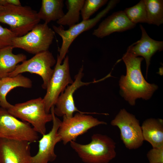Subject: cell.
Segmentation results:
<instances>
[{
    "label": "cell",
    "instance_id": "cell-22",
    "mask_svg": "<svg viewBox=\"0 0 163 163\" xmlns=\"http://www.w3.org/2000/svg\"><path fill=\"white\" fill-rule=\"evenodd\" d=\"M148 24L159 26L163 23V0H144Z\"/></svg>",
    "mask_w": 163,
    "mask_h": 163
},
{
    "label": "cell",
    "instance_id": "cell-25",
    "mask_svg": "<svg viewBox=\"0 0 163 163\" xmlns=\"http://www.w3.org/2000/svg\"><path fill=\"white\" fill-rule=\"evenodd\" d=\"M15 37L10 29L3 27L0 24V49L12 46V40Z\"/></svg>",
    "mask_w": 163,
    "mask_h": 163
},
{
    "label": "cell",
    "instance_id": "cell-10",
    "mask_svg": "<svg viewBox=\"0 0 163 163\" xmlns=\"http://www.w3.org/2000/svg\"><path fill=\"white\" fill-rule=\"evenodd\" d=\"M56 63V60L51 52L48 50L43 51L18 64L8 76L13 77L25 72L38 75L43 80L42 88L46 89L54 72V69L52 68Z\"/></svg>",
    "mask_w": 163,
    "mask_h": 163
},
{
    "label": "cell",
    "instance_id": "cell-1",
    "mask_svg": "<svg viewBox=\"0 0 163 163\" xmlns=\"http://www.w3.org/2000/svg\"><path fill=\"white\" fill-rule=\"evenodd\" d=\"M122 59L126 66V74L121 76L119 81L122 96L132 106L135 105L138 98L146 100L150 99L158 86L149 83L144 78L141 68L144 58L126 52Z\"/></svg>",
    "mask_w": 163,
    "mask_h": 163
},
{
    "label": "cell",
    "instance_id": "cell-30",
    "mask_svg": "<svg viewBox=\"0 0 163 163\" xmlns=\"http://www.w3.org/2000/svg\"></svg>",
    "mask_w": 163,
    "mask_h": 163
},
{
    "label": "cell",
    "instance_id": "cell-20",
    "mask_svg": "<svg viewBox=\"0 0 163 163\" xmlns=\"http://www.w3.org/2000/svg\"><path fill=\"white\" fill-rule=\"evenodd\" d=\"M64 6L63 0H42L38 16L47 24L52 21H57L65 14Z\"/></svg>",
    "mask_w": 163,
    "mask_h": 163
},
{
    "label": "cell",
    "instance_id": "cell-16",
    "mask_svg": "<svg viewBox=\"0 0 163 163\" xmlns=\"http://www.w3.org/2000/svg\"><path fill=\"white\" fill-rule=\"evenodd\" d=\"M142 31L141 39L128 47V52L136 57L140 56L144 58L146 66V77L151 58L157 51L163 49V42L155 40L150 37L142 24H140Z\"/></svg>",
    "mask_w": 163,
    "mask_h": 163
},
{
    "label": "cell",
    "instance_id": "cell-4",
    "mask_svg": "<svg viewBox=\"0 0 163 163\" xmlns=\"http://www.w3.org/2000/svg\"><path fill=\"white\" fill-rule=\"evenodd\" d=\"M0 12V22L8 25L16 37L31 30L41 21L37 12L27 6L8 5Z\"/></svg>",
    "mask_w": 163,
    "mask_h": 163
},
{
    "label": "cell",
    "instance_id": "cell-6",
    "mask_svg": "<svg viewBox=\"0 0 163 163\" xmlns=\"http://www.w3.org/2000/svg\"><path fill=\"white\" fill-rule=\"evenodd\" d=\"M119 1L117 0L110 1L106 8L94 17L87 20H82L81 22L69 27L67 30H65L63 26L62 25L57 26L53 25L52 26L55 33L58 34L62 40L61 46L59 49V54L57 56V59L61 63L66 57L70 45L75 38L83 32L89 30L94 27Z\"/></svg>",
    "mask_w": 163,
    "mask_h": 163
},
{
    "label": "cell",
    "instance_id": "cell-23",
    "mask_svg": "<svg viewBox=\"0 0 163 163\" xmlns=\"http://www.w3.org/2000/svg\"><path fill=\"white\" fill-rule=\"evenodd\" d=\"M128 18L133 23H148L147 12L144 0H140L133 7L126 8L123 11Z\"/></svg>",
    "mask_w": 163,
    "mask_h": 163
},
{
    "label": "cell",
    "instance_id": "cell-5",
    "mask_svg": "<svg viewBox=\"0 0 163 163\" xmlns=\"http://www.w3.org/2000/svg\"><path fill=\"white\" fill-rule=\"evenodd\" d=\"M55 35V32L48 24L39 23L25 35L15 37L12 46L36 54L48 50Z\"/></svg>",
    "mask_w": 163,
    "mask_h": 163
},
{
    "label": "cell",
    "instance_id": "cell-18",
    "mask_svg": "<svg viewBox=\"0 0 163 163\" xmlns=\"http://www.w3.org/2000/svg\"><path fill=\"white\" fill-rule=\"evenodd\" d=\"M31 80L22 75L18 74L13 77H6L1 78L0 82V106L8 110L12 105L8 102L6 99L8 93L12 89L17 87L30 88L32 87Z\"/></svg>",
    "mask_w": 163,
    "mask_h": 163
},
{
    "label": "cell",
    "instance_id": "cell-24",
    "mask_svg": "<svg viewBox=\"0 0 163 163\" xmlns=\"http://www.w3.org/2000/svg\"><path fill=\"white\" fill-rule=\"evenodd\" d=\"M107 0H85L81 11L82 20L89 19L90 17L104 5Z\"/></svg>",
    "mask_w": 163,
    "mask_h": 163
},
{
    "label": "cell",
    "instance_id": "cell-8",
    "mask_svg": "<svg viewBox=\"0 0 163 163\" xmlns=\"http://www.w3.org/2000/svg\"><path fill=\"white\" fill-rule=\"evenodd\" d=\"M110 124L119 128L120 139L127 149H136L142 145L144 140L139 121L125 109L120 110Z\"/></svg>",
    "mask_w": 163,
    "mask_h": 163
},
{
    "label": "cell",
    "instance_id": "cell-2",
    "mask_svg": "<svg viewBox=\"0 0 163 163\" xmlns=\"http://www.w3.org/2000/svg\"><path fill=\"white\" fill-rule=\"evenodd\" d=\"M70 142L71 148L85 163H108L116 155V143L107 135L94 134L87 144Z\"/></svg>",
    "mask_w": 163,
    "mask_h": 163
},
{
    "label": "cell",
    "instance_id": "cell-27",
    "mask_svg": "<svg viewBox=\"0 0 163 163\" xmlns=\"http://www.w3.org/2000/svg\"><path fill=\"white\" fill-rule=\"evenodd\" d=\"M0 5L3 6L8 5L15 6L21 5L19 0H0Z\"/></svg>",
    "mask_w": 163,
    "mask_h": 163
},
{
    "label": "cell",
    "instance_id": "cell-29",
    "mask_svg": "<svg viewBox=\"0 0 163 163\" xmlns=\"http://www.w3.org/2000/svg\"><path fill=\"white\" fill-rule=\"evenodd\" d=\"M1 78H0V81H1Z\"/></svg>",
    "mask_w": 163,
    "mask_h": 163
},
{
    "label": "cell",
    "instance_id": "cell-26",
    "mask_svg": "<svg viewBox=\"0 0 163 163\" xmlns=\"http://www.w3.org/2000/svg\"><path fill=\"white\" fill-rule=\"evenodd\" d=\"M146 155L149 163H163V145L152 148Z\"/></svg>",
    "mask_w": 163,
    "mask_h": 163
},
{
    "label": "cell",
    "instance_id": "cell-12",
    "mask_svg": "<svg viewBox=\"0 0 163 163\" xmlns=\"http://www.w3.org/2000/svg\"><path fill=\"white\" fill-rule=\"evenodd\" d=\"M54 107H52L50 111L53 117L51 129L48 133L42 135L39 140L38 151L36 155L31 157L30 163H48L54 161L56 158L54 149L57 143L61 141L58 133L61 121L55 116Z\"/></svg>",
    "mask_w": 163,
    "mask_h": 163
},
{
    "label": "cell",
    "instance_id": "cell-14",
    "mask_svg": "<svg viewBox=\"0 0 163 163\" xmlns=\"http://www.w3.org/2000/svg\"><path fill=\"white\" fill-rule=\"evenodd\" d=\"M29 142L0 138V163H30Z\"/></svg>",
    "mask_w": 163,
    "mask_h": 163
},
{
    "label": "cell",
    "instance_id": "cell-21",
    "mask_svg": "<svg viewBox=\"0 0 163 163\" xmlns=\"http://www.w3.org/2000/svg\"><path fill=\"white\" fill-rule=\"evenodd\" d=\"M85 0H67L66 2L68 11L56 21L59 25L70 27L79 23L81 11Z\"/></svg>",
    "mask_w": 163,
    "mask_h": 163
},
{
    "label": "cell",
    "instance_id": "cell-9",
    "mask_svg": "<svg viewBox=\"0 0 163 163\" xmlns=\"http://www.w3.org/2000/svg\"><path fill=\"white\" fill-rule=\"evenodd\" d=\"M85 114L78 112L71 117H63L58 133L64 145L75 141L78 136L94 127L107 124L106 122Z\"/></svg>",
    "mask_w": 163,
    "mask_h": 163
},
{
    "label": "cell",
    "instance_id": "cell-19",
    "mask_svg": "<svg viewBox=\"0 0 163 163\" xmlns=\"http://www.w3.org/2000/svg\"><path fill=\"white\" fill-rule=\"evenodd\" d=\"M13 49L12 46H9L0 49V78L8 77L19 63L26 60L27 56L24 54L13 53Z\"/></svg>",
    "mask_w": 163,
    "mask_h": 163
},
{
    "label": "cell",
    "instance_id": "cell-17",
    "mask_svg": "<svg viewBox=\"0 0 163 163\" xmlns=\"http://www.w3.org/2000/svg\"><path fill=\"white\" fill-rule=\"evenodd\" d=\"M144 140L149 142L152 148L163 145V120L161 119L148 118L141 126Z\"/></svg>",
    "mask_w": 163,
    "mask_h": 163
},
{
    "label": "cell",
    "instance_id": "cell-28",
    "mask_svg": "<svg viewBox=\"0 0 163 163\" xmlns=\"http://www.w3.org/2000/svg\"><path fill=\"white\" fill-rule=\"evenodd\" d=\"M4 7L0 5V12L4 9Z\"/></svg>",
    "mask_w": 163,
    "mask_h": 163
},
{
    "label": "cell",
    "instance_id": "cell-3",
    "mask_svg": "<svg viewBox=\"0 0 163 163\" xmlns=\"http://www.w3.org/2000/svg\"><path fill=\"white\" fill-rule=\"evenodd\" d=\"M7 110L15 117L31 125L42 135L46 133V123L52 121V114L46 112L44 101L41 97L12 105Z\"/></svg>",
    "mask_w": 163,
    "mask_h": 163
},
{
    "label": "cell",
    "instance_id": "cell-7",
    "mask_svg": "<svg viewBox=\"0 0 163 163\" xmlns=\"http://www.w3.org/2000/svg\"><path fill=\"white\" fill-rule=\"evenodd\" d=\"M0 138L26 141H37L39 136L28 123L20 121L7 110L0 108Z\"/></svg>",
    "mask_w": 163,
    "mask_h": 163
},
{
    "label": "cell",
    "instance_id": "cell-15",
    "mask_svg": "<svg viewBox=\"0 0 163 163\" xmlns=\"http://www.w3.org/2000/svg\"><path fill=\"white\" fill-rule=\"evenodd\" d=\"M136 25L128 18L123 11L115 12L104 20L92 34L102 38L116 32H122L131 29Z\"/></svg>",
    "mask_w": 163,
    "mask_h": 163
},
{
    "label": "cell",
    "instance_id": "cell-11",
    "mask_svg": "<svg viewBox=\"0 0 163 163\" xmlns=\"http://www.w3.org/2000/svg\"><path fill=\"white\" fill-rule=\"evenodd\" d=\"M62 64L57 59L54 72L46 88L43 98L46 111L50 113L51 107L54 106L61 94L69 84L73 82L71 77L69 58L66 56Z\"/></svg>",
    "mask_w": 163,
    "mask_h": 163
},
{
    "label": "cell",
    "instance_id": "cell-13",
    "mask_svg": "<svg viewBox=\"0 0 163 163\" xmlns=\"http://www.w3.org/2000/svg\"><path fill=\"white\" fill-rule=\"evenodd\" d=\"M83 70L82 66L75 76V80L72 83L67 86L59 97L53 109L55 115L59 117L66 116L71 117L73 116V113L76 111L83 113H94L82 112L79 110L75 105L73 97L74 92L82 86L87 85L98 81L88 82H82V79L84 75Z\"/></svg>",
    "mask_w": 163,
    "mask_h": 163
}]
</instances>
